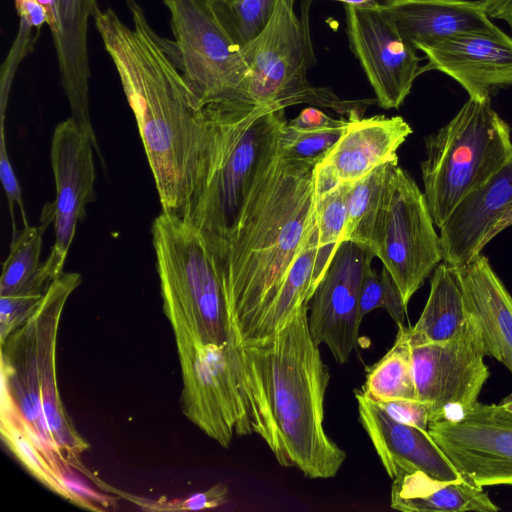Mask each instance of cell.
Returning a JSON list of instances; mask_svg holds the SVG:
<instances>
[{
  "label": "cell",
  "instance_id": "9a60e30c",
  "mask_svg": "<svg viewBox=\"0 0 512 512\" xmlns=\"http://www.w3.org/2000/svg\"><path fill=\"white\" fill-rule=\"evenodd\" d=\"M374 257L369 247L342 241L309 302L311 336L319 346L326 345L339 364L358 346L360 291Z\"/></svg>",
  "mask_w": 512,
  "mask_h": 512
},
{
  "label": "cell",
  "instance_id": "d6a6232c",
  "mask_svg": "<svg viewBox=\"0 0 512 512\" xmlns=\"http://www.w3.org/2000/svg\"><path fill=\"white\" fill-rule=\"evenodd\" d=\"M0 178L4 192L8 200L10 216L12 221V235L18 233L14 218V205L17 204L24 226L29 225L26 217L24 203L22 200L21 187L12 169L5 141L4 124H0Z\"/></svg>",
  "mask_w": 512,
  "mask_h": 512
},
{
  "label": "cell",
  "instance_id": "5b68a950",
  "mask_svg": "<svg viewBox=\"0 0 512 512\" xmlns=\"http://www.w3.org/2000/svg\"><path fill=\"white\" fill-rule=\"evenodd\" d=\"M164 312L177 347L228 343L233 335L213 256L186 218L163 211L152 224Z\"/></svg>",
  "mask_w": 512,
  "mask_h": 512
},
{
  "label": "cell",
  "instance_id": "ffe728a7",
  "mask_svg": "<svg viewBox=\"0 0 512 512\" xmlns=\"http://www.w3.org/2000/svg\"><path fill=\"white\" fill-rule=\"evenodd\" d=\"M511 205L512 158L440 228L443 261L458 269L481 253L493 225Z\"/></svg>",
  "mask_w": 512,
  "mask_h": 512
},
{
  "label": "cell",
  "instance_id": "8fae6325",
  "mask_svg": "<svg viewBox=\"0 0 512 512\" xmlns=\"http://www.w3.org/2000/svg\"><path fill=\"white\" fill-rule=\"evenodd\" d=\"M410 345L417 399L430 406V421L451 418L478 401L490 373L480 330L469 315L452 338Z\"/></svg>",
  "mask_w": 512,
  "mask_h": 512
},
{
  "label": "cell",
  "instance_id": "836d02e7",
  "mask_svg": "<svg viewBox=\"0 0 512 512\" xmlns=\"http://www.w3.org/2000/svg\"><path fill=\"white\" fill-rule=\"evenodd\" d=\"M375 404L395 421L428 431L431 411L427 403L418 399H399Z\"/></svg>",
  "mask_w": 512,
  "mask_h": 512
},
{
  "label": "cell",
  "instance_id": "3957f363",
  "mask_svg": "<svg viewBox=\"0 0 512 512\" xmlns=\"http://www.w3.org/2000/svg\"><path fill=\"white\" fill-rule=\"evenodd\" d=\"M206 146L182 217L202 234L219 272L252 212L287 123L285 108L245 101L203 106Z\"/></svg>",
  "mask_w": 512,
  "mask_h": 512
},
{
  "label": "cell",
  "instance_id": "9c48e42d",
  "mask_svg": "<svg viewBox=\"0 0 512 512\" xmlns=\"http://www.w3.org/2000/svg\"><path fill=\"white\" fill-rule=\"evenodd\" d=\"M163 2L174 36L168 48L200 104L249 102V68L241 48L218 22L210 0Z\"/></svg>",
  "mask_w": 512,
  "mask_h": 512
},
{
  "label": "cell",
  "instance_id": "7402d4cb",
  "mask_svg": "<svg viewBox=\"0 0 512 512\" xmlns=\"http://www.w3.org/2000/svg\"><path fill=\"white\" fill-rule=\"evenodd\" d=\"M383 10L416 47L460 34L505 35L478 1L384 0Z\"/></svg>",
  "mask_w": 512,
  "mask_h": 512
},
{
  "label": "cell",
  "instance_id": "5bb4252c",
  "mask_svg": "<svg viewBox=\"0 0 512 512\" xmlns=\"http://www.w3.org/2000/svg\"><path fill=\"white\" fill-rule=\"evenodd\" d=\"M351 51L370 82L377 103L398 109L420 74L417 49L406 39L381 3L345 4Z\"/></svg>",
  "mask_w": 512,
  "mask_h": 512
},
{
  "label": "cell",
  "instance_id": "8992f818",
  "mask_svg": "<svg viewBox=\"0 0 512 512\" xmlns=\"http://www.w3.org/2000/svg\"><path fill=\"white\" fill-rule=\"evenodd\" d=\"M425 148L424 196L439 229L512 158L509 126L490 100L469 98L446 125L425 138Z\"/></svg>",
  "mask_w": 512,
  "mask_h": 512
},
{
  "label": "cell",
  "instance_id": "74e56055",
  "mask_svg": "<svg viewBox=\"0 0 512 512\" xmlns=\"http://www.w3.org/2000/svg\"><path fill=\"white\" fill-rule=\"evenodd\" d=\"M512 226V205L502 214V216L493 225L491 231L487 237V243H489L495 236L500 232Z\"/></svg>",
  "mask_w": 512,
  "mask_h": 512
},
{
  "label": "cell",
  "instance_id": "cb8c5ba5",
  "mask_svg": "<svg viewBox=\"0 0 512 512\" xmlns=\"http://www.w3.org/2000/svg\"><path fill=\"white\" fill-rule=\"evenodd\" d=\"M468 319L457 268L440 263L433 271L425 307L413 327L411 343L443 342L455 336Z\"/></svg>",
  "mask_w": 512,
  "mask_h": 512
},
{
  "label": "cell",
  "instance_id": "7a4b0ae2",
  "mask_svg": "<svg viewBox=\"0 0 512 512\" xmlns=\"http://www.w3.org/2000/svg\"><path fill=\"white\" fill-rule=\"evenodd\" d=\"M309 304L275 332L238 342L252 433L281 466L311 479L340 471L346 453L326 433L328 366L308 326Z\"/></svg>",
  "mask_w": 512,
  "mask_h": 512
},
{
  "label": "cell",
  "instance_id": "4316f807",
  "mask_svg": "<svg viewBox=\"0 0 512 512\" xmlns=\"http://www.w3.org/2000/svg\"><path fill=\"white\" fill-rule=\"evenodd\" d=\"M1 434L10 451L35 478L61 497L80 505L69 488L66 477L54 467L45 452L28 435L11 398L3 391Z\"/></svg>",
  "mask_w": 512,
  "mask_h": 512
},
{
  "label": "cell",
  "instance_id": "44dd1931",
  "mask_svg": "<svg viewBox=\"0 0 512 512\" xmlns=\"http://www.w3.org/2000/svg\"><path fill=\"white\" fill-rule=\"evenodd\" d=\"M457 270L467 314L480 330L486 356L512 374V296L482 253Z\"/></svg>",
  "mask_w": 512,
  "mask_h": 512
},
{
  "label": "cell",
  "instance_id": "83f0119b",
  "mask_svg": "<svg viewBox=\"0 0 512 512\" xmlns=\"http://www.w3.org/2000/svg\"><path fill=\"white\" fill-rule=\"evenodd\" d=\"M397 162L398 160L384 163L360 180L350 184L347 218L341 242L351 241L363 246H370L385 187L392 168Z\"/></svg>",
  "mask_w": 512,
  "mask_h": 512
},
{
  "label": "cell",
  "instance_id": "30bf717a",
  "mask_svg": "<svg viewBox=\"0 0 512 512\" xmlns=\"http://www.w3.org/2000/svg\"><path fill=\"white\" fill-rule=\"evenodd\" d=\"M177 349L184 414L224 448L235 435L252 434L235 333L223 345L194 344Z\"/></svg>",
  "mask_w": 512,
  "mask_h": 512
},
{
  "label": "cell",
  "instance_id": "484cf974",
  "mask_svg": "<svg viewBox=\"0 0 512 512\" xmlns=\"http://www.w3.org/2000/svg\"><path fill=\"white\" fill-rule=\"evenodd\" d=\"M360 391L373 403L417 399L407 326H398L394 344L368 369Z\"/></svg>",
  "mask_w": 512,
  "mask_h": 512
},
{
  "label": "cell",
  "instance_id": "f35d334b",
  "mask_svg": "<svg viewBox=\"0 0 512 512\" xmlns=\"http://www.w3.org/2000/svg\"><path fill=\"white\" fill-rule=\"evenodd\" d=\"M499 405L512 413V392L509 395H507L506 397H504L499 402Z\"/></svg>",
  "mask_w": 512,
  "mask_h": 512
},
{
  "label": "cell",
  "instance_id": "d590c367",
  "mask_svg": "<svg viewBox=\"0 0 512 512\" xmlns=\"http://www.w3.org/2000/svg\"><path fill=\"white\" fill-rule=\"evenodd\" d=\"M346 120L343 118L334 119L320 109L310 106L304 108L296 118L287 121V124L297 130L309 131L336 127L346 122Z\"/></svg>",
  "mask_w": 512,
  "mask_h": 512
},
{
  "label": "cell",
  "instance_id": "ba28073f",
  "mask_svg": "<svg viewBox=\"0 0 512 512\" xmlns=\"http://www.w3.org/2000/svg\"><path fill=\"white\" fill-rule=\"evenodd\" d=\"M434 225L424 193L398 162L395 163L369 248L396 282L407 306L443 261L441 241Z\"/></svg>",
  "mask_w": 512,
  "mask_h": 512
},
{
  "label": "cell",
  "instance_id": "e0dca14e",
  "mask_svg": "<svg viewBox=\"0 0 512 512\" xmlns=\"http://www.w3.org/2000/svg\"><path fill=\"white\" fill-rule=\"evenodd\" d=\"M355 398L359 422L392 480L415 471L443 480L462 476L428 431L395 421L360 390Z\"/></svg>",
  "mask_w": 512,
  "mask_h": 512
},
{
  "label": "cell",
  "instance_id": "4fadbf2b",
  "mask_svg": "<svg viewBox=\"0 0 512 512\" xmlns=\"http://www.w3.org/2000/svg\"><path fill=\"white\" fill-rule=\"evenodd\" d=\"M93 149L89 136L71 117L56 126L50 151L56 197L44 206L39 227L43 233L49 224L54 225L55 242L42 262L52 281L63 273L77 222L84 218L86 205L96 199Z\"/></svg>",
  "mask_w": 512,
  "mask_h": 512
},
{
  "label": "cell",
  "instance_id": "ab89813d",
  "mask_svg": "<svg viewBox=\"0 0 512 512\" xmlns=\"http://www.w3.org/2000/svg\"><path fill=\"white\" fill-rule=\"evenodd\" d=\"M333 1L342 2L344 4H363V3L376 1V0H333Z\"/></svg>",
  "mask_w": 512,
  "mask_h": 512
},
{
  "label": "cell",
  "instance_id": "4dcf8cb0",
  "mask_svg": "<svg viewBox=\"0 0 512 512\" xmlns=\"http://www.w3.org/2000/svg\"><path fill=\"white\" fill-rule=\"evenodd\" d=\"M348 124L349 119L336 127L302 131L291 128L286 123L280 139L281 150L290 159L316 165L337 143Z\"/></svg>",
  "mask_w": 512,
  "mask_h": 512
},
{
  "label": "cell",
  "instance_id": "7c38bea8",
  "mask_svg": "<svg viewBox=\"0 0 512 512\" xmlns=\"http://www.w3.org/2000/svg\"><path fill=\"white\" fill-rule=\"evenodd\" d=\"M428 434L476 486L512 485V413L499 404L477 401L451 418L433 419Z\"/></svg>",
  "mask_w": 512,
  "mask_h": 512
},
{
  "label": "cell",
  "instance_id": "f546056e",
  "mask_svg": "<svg viewBox=\"0 0 512 512\" xmlns=\"http://www.w3.org/2000/svg\"><path fill=\"white\" fill-rule=\"evenodd\" d=\"M277 3L278 0H210L218 22L240 48L265 29Z\"/></svg>",
  "mask_w": 512,
  "mask_h": 512
},
{
  "label": "cell",
  "instance_id": "d6986e66",
  "mask_svg": "<svg viewBox=\"0 0 512 512\" xmlns=\"http://www.w3.org/2000/svg\"><path fill=\"white\" fill-rule=\"evenodd\" d=\"M348 119L343 135L316 164L337 183H354L376 167L398 160V148L412 133L409 124L400 116Z\"/></svg>",
  "mask_w": 512,
  "mask_h": 512
},
{
  "label": "cell",
  "instance_id": "8d00e7d4",
  "mask_svg": "<svg viewBox=\"0 0 512 512\" xmlns=\"http://www.w3.org/2000/svg\"><path fill=\"white\" fill-rule=\"evenodd\" d=\"M490 19L505 21L512 32V0H478Z\"/></svg>",
  "mask_w": 512,
  "mask_h": 512
},
{
  "label": "cell",
  "instance_id": "1f68e13d",
  "mask_svg": "<svg viewBox=\"0 0 512 512\" xmlns=\"http://www.w3.org/2000/svg\"><path fill=\"white\" fill-rule=\"evenodd\" d=\"M377 308L385 309L397 326L405 325L407 305L404 303L396 282L385 267H383L380 276L373 269L368 271L363 279L360 291L359 312L361 319Z\"/></svg>",
  "mask_w": 512,
  "mask_h": 512
},
{
  "label": "cell",
  "instance_id": "603a6c76",
  "mask_svg": "<svg viewBox=\"0 0 512 512\" xmlns=\"http://www.w3.org/2000/svg\"><path fill=\"white\" fill-rule=\"evenodd\" d=\"M391 508L404 512H496L499 507L482 487L463 475L453 480L415 471L392 482Z\"/></svg>",
  "mask_w": 512,
  "mask_h": 512
},
{
  "label": "cell",
  "instance_id": "277c9868",
  "mask_svg": "<svg viewBox=\"0 0 512 512\" xmlns=\"http://www.w3.org/2000/svg\"><path fill=\"white\" fill-rule=\"evenodd\" d=\"M81 275L63 272L49 286L33 314L1 343L2 391L12 400L26 432L65 474L73 467L100 481L84 467L89 447L74 429L58 393L55 349L65 303Z\"/></svg>",
  "mask_w": 512,
  "mask_h": 512
},
{
  "label": "cell",
  "instance_id": "ac0fdd59",
  "mask_svg": "<svg viewBox=\"0 0 512 512\" xmlns=\"http://www.w3.org/2000/svg\"><path fill=\"white\" fill-rule=\"evenodd\" d=\"M37 1L46 10H53L49 28L71 118L94 140L89 104L88 24L99 9L97 0Z\"/></svg>",
  "mask_w": 512,
  "mask_h": 512
},
{
  "label": "cell",
  "instance_id": "d4e9b609",
  "mask_svg": "<svg viewBox=\"0 0 512 512\" xmlns=\"http://www.w3.org/2000/svg\"><path fill=\"white\" fill-rule=\"evenodd\" d=\"M42 232L24 226L13 235L10 252L0 279V297H9L29 310H35L51 281L41 271Z\"/></svg>",
  "mask_w": 512,
  "mask_h": 512
},
{
  "label": "cell",
  "instance_id": "6da1fadb",
  "mask_svg": "<svg viewBox=\"0 0 512 512\" xmlns=\"http://www.w3.org/2000/svg\"><path fill=\"white\" fill-rule=\"evenodd\" d=\"M125 1L132 27L110 8L97 10L95 26L134 113L162 210L182 216L204 157L203 106L167 41L155 33L135 0Z\"/></svg>",
  "mask_w": 512,
  "mask_h": 512
},
{
  "label": "cell",
  "instance_id": "2e32d148",
  "mask_svg": "<svg viewBox=\"0 0 512 512\" xmlns=\"http://www.w3.org/2000/svg\"><path fill=\"white\" fill-rule=\"evenodd\" d=\"M417 50L428 60L420 74L440 71L458 82L469 98L487 101L512 86V36L508 34H460Z\"/></svg>",
  "mask_w": 512,
  "mask_h": 512
},
{
  "label": "cell",
  "instance_id": "52a82bcc",
  "mask_svg": "<svg viewBox=\"0 0 512 512\" xmlns=\"http://www.w3.org/2000/svg\"><path fill=\"white\" fill-rule=\"evenodd\" d=\"M294 3L278 0L265 29L241 48L249 68L248 101L281 108L305 103L331 108L348 118L362 117L377 100H342L308 81V70L316 63L309 24L312 0H302L300 17Z\"/></svg>",
  "mask_w": 512,
  "mask_h": 512
},
{
  "label": "cell",
  "instance_id": "e575fe53",
  "mask_svg": "<svg viewBox=\"0 0 512 512\" xmlns=\"http://www.w3.org/2000/svg\"><path fill=\"white\" fill-rule=\"evenodd\" d=\"M228 492L225 484L218 483L207 491L194 494L185 500L168 502L164 510H203L218 507L226 502Z\"/></svg>",
  "mask_w": 512,
  "mask_h": 512
},
{
  "label": "cell",
  "instance_id": "f1b7e54d",
  "mask_svg": "<svg viewBox=\"0 0 512 512\" xmlns=\"http://www.w3.org/2000/svg\"><path fill=\"white\" fill-rule=\"evenodd\" d=\"M350 184L339 183L328 188L314 186L318 250L312 281L313 291L324 276L341 242L347 218Z\"/></svg>",
  "mask_w": 512,
  "mask_h": 512
}]
</instances>
